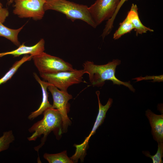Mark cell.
<instances>
[{
    "mask_svg": "<svg viewBox=\"0 0 163 163\" xmlns=\"http://www.w3.org/2000/svg\"><path fill=\"white\" fill-rule=\"evenodd\" d=\"M120 63L121 61L118 59H113L111 62L102 65L95 64L93 62L86 61L83 64V70L85 74H88L89 81L93 86L102 87L106 81L110 80L113 84L123 85L134 92L135 90L129 81H121L115 75L116 67Z\"/></svg>",
    "mask_w": 163,
    "mask_h": 163,
    "instance_id": "obj_1",
    "label": "cell"
},
{
    "mask_svg": "<svg viewBox=\"0 0 163 163\" xmlns=\"http://www.w3.org/2000/svg\"><path fill=\"white\" fill-rule=\"evenodd\" d=\"M43 113V118L35 123L28 130L30 133H33L27 138L29 141H35L41 135H43L41 143L34 148L37 152L44 144L47 136L51 131L54 133L56 137L62 133V119L58 110L50 108L45 110Z\"/></svg>",
    "mask_w": 163,
    "mask_h": 163,
    "instance_id": "obj_2",
    "label": "cell"
},
{
    "mask_svg": "<svg viewBox=\"0 0 163 163\" xmlns=\"http://www.w3.org/2000/svg\"><path fill=\"white\" fill-rule=\"evenodd\" d=\"M44 8L45 11L51 10L62 13L72 21L79 19L93 28L97 27L87 5L67 0H48L46 1Z\"/></svg>",
    "mask_w": 163,
    "mask_h": 163,
    "instance_id": "obj_3",
    "label": "cell"
},
{
    "mask_svg": "<svg viewBox=\"0 0 163 163\" xmlns=\"http://www.w3.org/2000/svg\"><path fill=\"white\" fill-rule=\"evenodd\" d=\"M41 77L45 81L60 90L67 91L70 86L83 82L85 74L83 69L62 71L52 73H40Z\"/></svg>",
    "mask_w": 163,
    "mask_h": 163,
    "instance_id": "obj_4",
    "label": "cell"
},
{
    "mask_svg": "<svg viewBox=\"0 0 163 163\" xmlns=\"http://www.w3.org/2000/svg\"><path fill=\"white\" fill-rule=\"evenodd\" d=\"M32 59L40 73H52L74 69L69 62L44 52L33 56Z\"/></svg>",
    "mask_w": 163,
    "mask_h": 163,
    "instance_id": "obj_5",
    "label": "cell"
},
{
    "mask_svg": "<svg viewBox=\"0 0 163 163\" xmlns=\"http://www.w3.org/2000/svg\"><path fill=\"white\" fill-rule=\"evenodd\" d=\"M14 14L21 18L42 19L44 14L45 0H14Z\"/></svg>",
    "mask_w": 163,
    "mask_h": 163,
    "instance_id": "obj_6",
    "label": "cell"
},
{
    "mask_svg": "<svg viewBox=\"0 0 163 163\" xmlns=\"http://www.w3.org/2000/svg\"><path fill=\"white\" fill-rule=\"evenodd\" d=\"M47 88L51 92L53 99L52 108L57 109L60 113L62 121V132L66 133L68 126L71 124L67 114L69 111L68 101L72 98V96L67 91L59 90L52 85H49Z\"/></svg>",
    "mask_w": 163,
    "mask_h": 163,
    "instance_id": "obj_7",
    "label": "cell"
},
{
    "mask_svg": "<svg viewBox=\"0 0 163 163\" xmlns=\"http://www.w3.org/2000/svg\"><path fill=\"white\" fill-rule=\"evenodd\" d=\"M120 0H96L89 7L90 14L97 27L113 16Z\"/></svg>",
    "mask_w": 163,
    "mask_h": 163,
    "instance_id": "obj_8",
    "label": "cell"
},
{
    "mask_svg": "<svg viewBox=\"0 0 163 163\" xmlns=\"http://www.w3.org/2000/svg\"><path fill=\"white\" fill-rule=\"evenodd\" d=\"M45 44V40L43 39H41L36 44L33 46H27L23 43L14 50L0 53V58L8 55H11L14 57H18L23 55L30 54L32 56L36 55L44 52Z\"/></svg>",
    "mask_w": 163,
    "mask_h": 163,
    "instance_id": "obj_9",
    "label": "cell"
},
{
    "mask_svg": "<svg viewBox=\"0 0 163 163\" xmlns=\"http://www.w3.org/2000/svg\"><path fill=\"white\" fill-rule=\"evenodd\" d=\"M145 115L149 120L152 128L154 139L157 142H163V114L157 115L149 109L145 111Z\"/></svg>",
    "mask_w": 163,
    "mask_h": 163,
    "instance_id": "obj_10",
    "label": "cell"
},
{
    "mask_svg": "<svg viewBox=\"0 0 163 163\" xmlns=\"http://www.w3.org/2000/svg\"><path fill=\"white\" fill-rule=\"evenodd\" d=\"M96 93L97 97L98 102V112L91 132L89 135L86 138L84 142L81 144L82 145L85 147H88L89 140L90 137L95 133L97 129L103 123L106 116V113L109 108L111 107L113 103L112 99L109 98L106 104L104 105H102L99 99L100 91H97Z\"/></svg>",
    "mask_w": 163,
    "mask_h": 163,
    "instance_id": "obj_11",
    "label": "cell"
},
{
    "mask_svg": "<svg viewBox=\"0 0 163 163\" xmlns=\"http://www.w3.org/2000/svg\"><path fill=\"white\" fill-rule=\"evenodd\" d=\"M34 78L41 86L42 93V99L41 104L38 108L32 112L28 116V119L32 120L42 114L47 109L52 107V105L49 103L48 100V93L47 88L49 85H52L48 82L42 81L35 72L33 73Z\"/></svg>",
    "mask_w": 163,
    "mask_h": 163,
    "instance_id": "obj_12",
    "label": "cell"
},
{
    "mask_svg": "<svg viewBox=\"0 0 163 163\" xmlns=\"http://www.w3.org/2000/svg\"><path fill=\"white\" fill-rule=\"evenodd\" d=\"M138 10L137 5L132 4L127 15L134 27L136 35L146 33L148 31L153 32V30L146 27L141 22L139 16Z\"/></svg>",
    "mask_w": 163,
    "mask_h": 163,
    "instance_id": "obj_13",
    "label": "cell"
},
{
    "mask_svg": "<svg viewBox=\"0 0 163 163\" xmlns=\"http://www.w3.org/2000/svg\"><path fill=\"white\" fill-rule=\"evenodd\" d=\"M24 26V25L18 29H12L5 26L0 22V36L7 39L15 45L18 46L20 43L18 39V34Z\"/></svg>",
    "mask_w": 163,
    "mask_h": 163,
    "instance_id": "obj_14",
    "label": "cell"
},
{
    "mask_svg": "<svg viewBox=\"0 0 163 163\" xmlns=\"http://www.w3.org/2000/svg\"><path fill=\"white\" fill-rule=\"evenodd\" d=\"M32 57L30 55H25L21 59L15 62L9 70L0 78V85L10 79L20 67L25 62L30 60Z\"/></svg>",
    "mask_w": 163,
    "mask_h": 163,
    "instance_id": "obj_15",
    "label": "cell"
},
{
    "mask_svg": "<svg viewBox=\"0 0 163 163\" xmlns=\"http://www.w3.org/2000/svg\"><path fill=\"white\" fill-rule=\"evenodd\" d=\"M43 157L49 163H74L68 156L66 151L56 154L46 153L44 155Z\"/></svg>",
    "mask_w": 163,
    "mask_h": 163,
    "instance_id": "obj_16",
    "label": "cell"
},
{
    "mask_svg": "<svg viewBox=\"0 0 163 163\" xmlns=\"http://www.w3.org/2000/svg\"><path fill=\"white\" fill-rule=\"evenodd\" d=\"M134 27L130 20L126 16L124 20L120 24L118 29L115 31L113 36V39L117 40L124 34L131 32Z\"/></svg>",
    "mask_w": 163,
    "mask_h": 163,
    "instance_id": "obj_17",
    "label": "cell"
},
{
    "mask_svg": "<svg viewBox=\"0 0 163 163\" xmlns=\"http://www.w3.org/2000/svg\"><path fill=\"white\" fill-rule=\"evenodd\" d=\"M14 139L12 130L4 132L0 137V152L7 149Z\"/></svg>",
    "mask_w": 163,
    "mask_h": 163,
    "instance_id": "obj_18",
    "label": "cell"
},
{
    "mask_svg": "<svg viewBox=\"0 0 163 163\" xmlns=\"http://www.w3.org/2000/svg\"><path fill=\"white\" fill-rule=\"evenodd\" d=\"M157 152L154 155H151L148 151H143L142 153L146 157L150 158L153 163H162L163 157V142L158 143Z\"/></svg>",
    "mask_w": 163,
    "mask_h": 163,
    "instance_id": "obj_19",
    "label": "cell"
},
{
    "mask_svg": "<svg viewBox=\"0 0 163 163\" xmlns=\"http://www.w3.org/2000/svg\"><path fill=\"white\" fill-rule=\"evenodd\" d=\"M9 14V11L6 8L0 7V22L3 23Z\"/></svg>",
    "mask_w": 163,
    "mask_h": 163,
    "instance_id": "obj_20",
    "label": "cell"
},
{
    "mask_svg": "<svg viewBox=\"0 0 163 163\" xmlns=\"http://www.w3.org/2000/svg\"><path fill=\"white\" fill-rule=\"evenodd\" d=\"M127 0H120L118 5L116 9V10L113 17L109 20V22L111 24L113 23L116 16L119 11V10L121 8L124 3Z\"/></svg>",
    "mask_w": 163,
    "mask_h": 163,
    "instance_id": "obj_21",
    "label": "cell"
},
{
    "mask_svg": "<svg viewBox=\"0 0 163 163\" xmlns=\"http://www.w3.org/2000/svg\"><path fill=\"white\" fill-rule=\"evenodd\" d=\"M14 0H9L8 2V4H11L14 1Z\"/></svg>",
    "mask_w": 163,
    "mask_h": 163,
    "instance_id": "obj_22",
    "label": "cell"
},
{
    "mask_svg": "<svg viewBox=\"0 0 163 163\" xmlns=\"http://www.w3.org/2000/svg\"><path fill=\"white\" fill-rule=\"evenodd\" d=\"M0 7H2V5L0 2Z\"/></svg>",
    "mask_w": 163,
    "mask_h": 163,
    "instance_id": "obj_23",
    "label": "cell"
},
{
    "mask_svg": "<svg viewBox=\"0 0 163 163\" xmlns=\"http://www.w3.org/2000/svg\"><path fill=\"white\" fill-rule=\"evenodd\" d=\"M45 0L46 1H47V0Z\"/></svg>",
    "mask_w": 163,
    "mask_h": 163,
    "instance_id": "obj_24",
    "label": "cell"
}]
</instances>
